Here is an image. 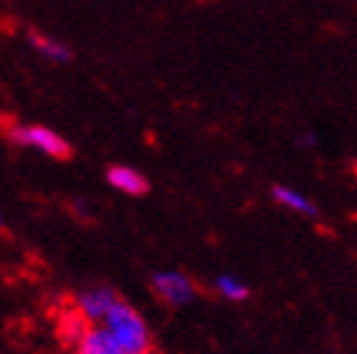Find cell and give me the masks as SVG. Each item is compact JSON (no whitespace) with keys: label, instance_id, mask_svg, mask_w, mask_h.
<instances>
[{"label":"cell","instance_id":"13","mask_svg":"<svg viewBox=\"0 0 357 354\" xmlns=\"http://www.w3.org/2000/svg\"><path fill=\"white\" fill-rule=\"evenodd\" d=\"M0 231H3V218H0Z\"/></svg>","mask_w":357,"mask_h":354},{"label":"cell","instance_id":"5","mask_svg":"<svg viewBox=\"0 0 357 354\" xmlns=\"http://www.w3.org/2000/svg\"><path fill=\"white\" fill-rule=\"evenodd\" d=\"M271 200L276 205H282L284 210H291L296 215H302V218H314L317 213H319V208H317L310 195H304L302 190H296V187L284 183L271 185Z\"/></svg>","mask_w":357,"mask_h":354},{"label":"cell","instance_id":"4","mask_svg":"<svg viewBox=\"0 0 357 354\" xmlns=\"http://www.w3.org/2000/svg\"><path fill=\"white\" fill-rule=\"evenodd\" d=\"M119 301V296L112 291L109 286H96L89 291H82L76 296V309L86 316L89 321H104V316L109 314V309Z\"/></svg>","mask_w":357,"mask_h":354},{"label":"cell","instance_id":"3","mask_svg":"<svg viewBox=\"0 0 357 354\" xmlns=\"http://www.w3.org/2000/svg\"><path fill=\"white\" fill-rule=\"evenodd\" d=\"M152 288L170 307H188L195 299V286L185 273L180 271H158L152 273Z\"/></svg>","mask_w":357,"mask_h":354},{"label":"cell","instance_id":"7","mask_svg":"<svg viewBox=\"0 0 357 354\" xmlns=\"http://www.w3.org/2000/svg\"><path fill=\"white\" fill-rule=\"evenodd\" d=\"M26 38H28V46L33 48L41 59H46L48 63H69L74 59V54H71V48L66 43L54 38V36L43 33V31H36L33 28V31L26 33Z\"/></svg>","mask_w":357,"mask_h":354},{"label":"cell","instance_id":"9","mask_svg":"<svg viewBox=\"0 0 357 354\" xmlns=\"http://www.w3.org/2000/svg\"><path fill=\"white\" fill-rule=\"evenodd\" d=\"M86 321L89 319H86L79 309H76V311L63 314L61 319H59V334H61V339L66 341V344H79V341L84 339V334L89 332Z\"/></svg>","mask_w":357,"mask_h":354},{"label":"cell","instance_id":"10","mask_svg":"<svg viewBox=\"0 0 357 354\" xmlns=\"http://www.w3.org/2000/svg\"><path fill=\"white\" fill-rule=\"evenodd\" d=\"M215 291L228 301H243L248 296V286L234 273H220L215 279Z\"/></svg>","mask_w":357,"mask_h":354},{"label":"cell","instance_id":"14","mask_svg":"<svg viewBox=\"0 0 357 354\" xmlns=\"http://www.w3.org/2000/svg\"><path fill=\"white\" fill-rule=\"evenodd\" d=\"M144 354H152V352H144Z\"/></svg>","mask_w":357,"mask_h":354},{"label":"cell","instance_id":"1","mask_svg":"<svg viewBox=\"0 0 357 354\" xmlns=\"http://www.w3.org/2000/svg\"><path fill=\"white\" fill-rule=\"evenodd\" d=\"M104 329L114 337L119 347L127 354H144L150 352V329L127 301L119 299L109 314L104 316Z\"/></svg>","mask_w":357,"mask_h":354},{"label":"cell","instance_id":"6","mask_svg":"<svg viewBox=\"0 0 357 354\" xmlns=\"http://www.w3.org/2000/svg\"><path fill=\"white\" fill-rule=\"evenodd\" d=\"M107 183L114 187V190L124 192V195H132V198H139L150 190V183L147 177L139 170L130 167V164H112L107 170Z\"/></svg>","mask_w":357,"mask_h":354},{"label":"cell","instance_id":"11","mask_svg":"<svg viewBox=\"0 0 357 354\" xmlns=\"http://www.w3.org/2000/svg\"><path fill=\"white\" fill-rule=\"evenodd\" d=\"M296 144H299L302 150H314L317 144H319V137H317V132L307 130V132H302V134L296 137Z\"/></svg>","mask_w":357,"mask_h":354},{"label":"cell","instance_id":"12","mask_svg":"<svg viewBox=\"0 0 357 354\" xmlns=\"http://www.w3.org/2000/svg\"><path fill=\"white\" fill-rule=\"evenodd\" d=\"M74 210L79 213L82 218H89V205L84 203V200H76V203H74Z\"/></svg>","mask_w":357,"mask_h":354},{"label":"cell","instance_id":"8","mask_svg":"<svg viewBox=\"0 0 357 354\" xmlns=\"http://www.w3.org/2000/svg\"><path fill=\"white\" fill-rule=\"evenodd\" d=\"M76 354H127L107 329H89L76 344Z\"/></svg>","mask_w":357,"mask_h":354},{"label":"cell","instance_id":"2","mask_svg":"<svg viewBox=\"0 0 357 354\" xmlns=\"http://www.w3.org/2000/svg\"><path fill=\"white\" fill-rule=\"evenodd\" d=\"M6 137L15 147H28V150L41 152L54 160H66L71 157V144L63 139L59 132L48 130L43 124H23V122H8Z\"/></svg>","mask_w":357,"mask_h":354}]
</instances>
